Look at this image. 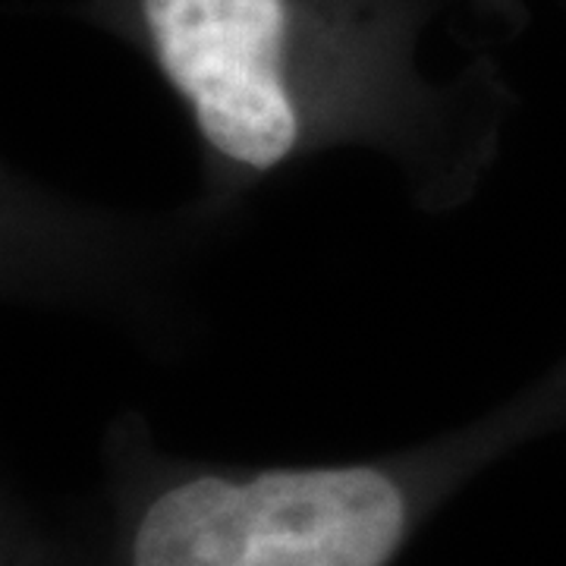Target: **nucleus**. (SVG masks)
<instances>
[{
  "label": "nucleus",
  "instance_id": "obj_2",
  "mask_svg": "<svg viewBox=\"0 0 566 566\" xmlns=\"http://www.w3.org/2000/svg\"><path fill=\"white\" fill-rule=\"evenodd\" d=\"M142 17L164 76L218 155L268 170L296 148L300 114L283 80V0H142Z\"/></svg>",
  "mask_w": 566,
  "mask_h": 566
},
{
  "label": "nucleus",
  "instance_id": "obj_3",
  "mask_svg": "<svg viewBox=\"0 0 566 566\" xmlns=\"http://www.w3.org/2000/svg\"><path fill=\"white\" fill-rule=\"evenodd\" d=\"M7 566H66L54 551L39 545L35 535H25L22 528L13 532V538L7 542Z\"/></svg>",
  "mask_w": 566,
  "mask_h": 566
},
{
  "label": "nucleus",
  "instance_id": "obj_1",
  "mask_svg": "<svg viewBox=\"0 0 566 566\" xmlns=\"http://www.w3.org/2000/svg\"><path fill=\"white\" fill-rule=\"evenodd\" d=\"M428 494L381 463L174 472L126 494L114 566H390Z\"/></svg>",
  "mask_w": 566,
  "mask_h": 566
}]
</instances>
